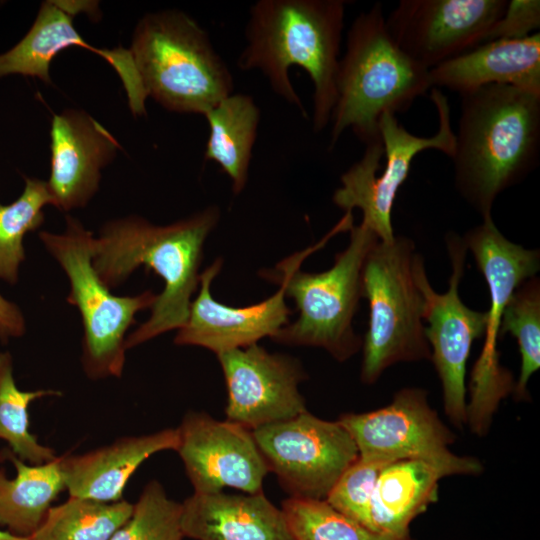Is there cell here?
<instances>
[{"label": "cell", "mask_w": 540, "mask_h": 540, "mask_svg": "<svg viewBox=\"0 0 540 540\" xmlns=\"http://www.w3.org/2000/svg\"><path fill=\"white\" fill-rule=\"evenodd\" d=\"M219 217L216 206L165 226L129 215L107 221L94 235L93 266L110 289L123 284L140 266L164 282L150 317L126 336V350L185 324L191 297L200 284L204 242Z\"/></svg>", "instance_id": "1"}, {"label": "cell", "mask_w": 540, "mask_h": 540, "mask_svg": "<svg viewBox=\"0 0 540 540\" xmlns=\"http://www.w3.org/2000/svg\"><path fill=\"white\" fill-rule=\"evenodd\" d=\"M379 240L345 213L319 243L279 263L270 278L295 301L299 316L272 339L322 347L339 361L354 355L362 344L352 321L362 298L363 266Z\"/></svg>", "instance_id": "2"}, {"label": "cell", "mask_w": 540, "mask_h": 540, "mask_svg": "<svg viewBox=\"0 0 540 540\" xmlns=\"http://www.w3.org/2000/svg\"><path fill=\"white\" fill-rule=\"evenodd\" d=\"M345 9L343 0H259L250 7L246 45L237 59L241 70H259L277 95L306 116L289 78L292 66L304 69L314 86L315 132L330 123L337 99Z\"/></svg>", "instance_id": "3"}, {"label": "cell", "mask_w": 540, "mask_h": 540, "mask_svg": "<svg viewBox=\"0 0 540 540\" xmlns=\"http://www.w3.org/2000/svg\"><path fill=\"white\" fill-rule=\"evenodd\" d=\"M461 96L451 157L461 196L491 217L497 196L536 168L540 153V95L491 84Z\"/></svg>", "instance_id": "4"}, {"label": "cell", "mask_w": 540, "mask_h": 540, "mask_svg": "<svg viewBox=\"0 0 540 540\" xmlns=\"http://www.w3.org/2000/svg\"><path fill=\"white\" fill-rule=\"evenodd\" d=\"M430 88L429 69L393 40L382 5L360 13L347 33L346 51L339 60L330 149L348 128L365 145L381 141L380 118L408 110Z\"/></svg>", "instance_id": "5"}, {"label": "cell", "mask_w": 540, "mask_h": 540, "mask_svg": "<svg viewBox=\"0 0 540 540\" xmlns=\"http://www.w3.org/2000/svg\"><path fill=\"white\" fill-rule=\"evenodd\" d=\"M129 50L147 97L169 111L204 116L233 93L232 73L208 33L183 11L144 15Z\"/></svg>", "instance_id": "6"}, {"label": "cell", "mask_w": 540, "mask_h": 540, "mask_svg": "<svg viewBox=\"0 0 540 540\" xmlns=\"http://www.w3.org/2000/svg\"><path fill=\"white\" fill-rule=\"evenodd\" d=\"M61 233L41 231L46 251L65 272L70 284L67 302L75 306L83 327L81 363L92 379L121 377L126 361V333L138 312L151 309L157 294L117 296L93 266L94 234L79 219L67 215Z\"/></svg>", "instance_id": "7"}, {"label": "cell", "mask_w": 540, "mask_h": 540, "mask_svg": "<svg viewBox=\"0 0 540 540\" xmlns=\"http://www.w3.org/2000/svg\"><path fill=\"white\" fill-rule=\"evenodd\" d=\"M414 242L404 236L378 241L362 271V297L369 303L361 380L374 383L389 366L428 359L423 297L413 274Z\"/></svg>", "instance_id": "8"}, {"label": "cell", "mask_w": 540, "mask_h": 540, "mask_svg": "<svg viewBox=\"0 0 540 540\" xmlns=\"http://www.w3.org/2000/svg\"><path fill=\"white\" fill-rule=\"evenodd\" d=\"M431 99L439 119L433 136H416L399 124L395 114L385 113L379 120L381 141L365 145L364 155L341 176L342 186L333 194V202L345 212L360 209L362 223L380 241L388 242L395 237L394 201L416 155L427 149L441 151L450 158L454 153L455 133L448 100L437 88H432Z\"/></svg>", "instance_id": "9"}, {"label": "cell", "mask_w": 540, "mask_h": 540, "mask_svg": "<svg viewBox=\"0 0 540 540\" xmlns=\"http://www.w3.org/2000/svg\"><path fill=\"white\" fill-rule=\"evenodd\" d=\"M462 239L486 280L490 296L484 344L471 374L467 405V421L481 435L487 431L500 401L514 387L510 373L500 365L497 350L503 312L516 288L536 276L540 253L509 241L492 217L483 218Z\"/></svg>", "instance_id": "10"}, {"label": "cell", "mask_w": 540, "mask_h": 540, "mask_svg": "<svg viewBox=\"0 0 540 540\" xmlns=\"http://www.w3.org/2000/svg\"><path fill=\"white\" fill-rule=\"evenodd\" d=\"M452 265L449 288L436 292L426 275L424 260L415 252L413 274L423 297L424 332L432 347L431 360L443 388L444 409L455 425L467 422L465 374L474 341L484 336L486 311L467 307L460 298L459 286L465 271L467 248L462 237H446Z\"/></svg>", "instance_id": "11"}, {"label": "cell", "mask_w": 540, "mask_h": 540, "mask_svg": "<svg viewBox=\"0 0 540 540\" xmlns=\"http://www.w3.org/2000/svg\"><path fill=\"white\" fill-rule=\"evenodd\" d=\"M252 433L269 471L290 497L325 500L359 456L339 421L322 420L308 411Z\"/></svg>", "instance_id": "12"}, {"label": "cell", "mask_w": 540, "mask_h": 540, "mask_svg": "<svg viewBox=\"0 0 540 540\" xmlns=\"http://www.w3.org/2000/svg\"><path fill=\"white\" fill-rule=\"evenodd\" d=\"M339 423L354 440L359 457L385 466L422 459L444 465L454 474H476L482 469L476 459L449 450L453 437L421 389H403L389 405L367 413L342 415Z\"/></svg>", "instance_id": "13"}, {"label": "cell", "mask_w": 540, "mask_h": 540, "mask_svg": "<svg viewBox=\"0 0 540 540\" xmlns=\"http://www.w3.org/2000/svg\"><path fill=\"white\" fill-rule=\"evenodd\" d=\"M507 0H402L386 18L396 44L427 69L483 43Z\"/></svg>", "instance_id": "14"}, {"label": "cell", "mask_w": 540, "mask_h": 540, "mask_svg": "<svg viewBox=\"0 0 540 540\" xmlns=\"http://www.w3.org/2000/svg\"><path fill=\"white\" fill-rule=\"evenodd\" d=\"M177 430L176 451L194 492L214 493L226 487L249 494L262 491L269 469L252 430L194 411L183 417Z\"/></svg>", "instance_id": "15"}, {"label": "cell", "mask_w": 540, "mask_h": 540, "mask_svg": "<svg viewBox=\"0 0 540 540\" xmlns=\"http://www.w3.org/2000/svg\"><path fill=\"white\" fill-rule=\"evenodd\" d=\"M227 388V420L250 430L307 411L298 390L305 372L298 360L256 344L217 355Z\"/></svg>", "instance_id": "16"}, {"label": "cell", "mask_w": 540, "mask_h": 540, "mask_svg": "<svg viewBox=\"0 0 540 540\" xmlns=\"http://www.w3.org/2000/svg\"><path fill=\"white\" fill-rule=\"evenodd\" d=\"M97 6V2L92 1L43 2L27 34L10 50L0 54V78L20 74L51 83L50 64L60 51L71 46L88 48L117 72L133 115H144L148 97L130 50L121 46L112 49L96 48L73 25V19L78 13L93 14Z\"/></svg>", "instance_id": "17"}, {"label": "cell", "mask_w": 540, "mask_h": 540, "mask_svg": "<svg viewBox=\"0 0 540 540\" xmlns=\"http://www.w3.org/2000/svg\"><path fill=\"white\" fill-rule=\"evenodd\" d=\"M50 177L57 209L85 207L99 189L102 170L121 149L118 140L84 110L55 114L50 129Z\"/></svg>", "instance_id": "18"}, {"label": "cell", "mask_w": 540, "mask_h": 540, "mask_svg": "<svg viewBox=\"0 0 540 540\" xmlns=\"http://www.w3.org/2000/svg\"><path fill=\"white\" fill-rule=\"evenodd\" d=\"M222 267L215 260L200 274V289L191 302L188 318L174 338L177 345L200 346L217 355L256 344L261 338H273L289 324L291 313L283 287L259 303L232 307L212 297L210 286Z\"/></svg>", "instance_id": "19"}, {"label": "cell", "mask_w": 540, "mask_h": 540, "mask_svg": "<svg viewBox=\"0 0 540 540\" xmlns=\"http://www.w3.org/2000/svg\"><path fill=\"white\" fill-rule=\"evenodd\" d=\"M429 78L431 88L460 95L491 84L540 95V33L481 43L429 69Z\"/></svg>", "instance_id": "20"}, {"label": "cell", "mask_w": 540, "mask_h": 540, "mask_svg": "<svg viewBox=\"0 0 540 540\" xmlns=\"http://www.w3.org/2000/svg\"><path fill=\"white\" fill-rule=\"evenodd\" d=\"M181 529L195 540H295L282 509L263 491L194 492L182 502Z\"/></svg>", "instance_id": "21"}, {"label": "cell", "mask_w": 540, "mask_h": 540, "mask_svg": "<svg viewBox=\"0 0 540 540\" xmlns=\"http://www.w3.org/2000/svg\"><path fill=\"white\" fill-rule=\"evenodd\" d=\"M177 428L140 436H125L84 454L60 456L65 489L70 496L101 502L122 500L123 491L138 467L153 454L176 450Z\"/></svg>", "instance_id": "22"}, {"label": "cell", "mask_w": 540, "mask_h": 540, "mask_svg": "<svg viewBox=\"0 0 540 540\" xmlns=\"http://www.w3.org/2000/svg\"><path fill=\"white\" fill-rule=\"evenodd\" d=\"M451 469L422 459H406L385 466L377 478L370 505V530L408 536L409 525L437 500L438 482Z\"/></svg>", "instance_id": "23"}, {"label": "cell", "mask_w": 540, "mask_h": 540, "mask_svg": "<svg viewBox=\"0 0 540 540\" xmlns=\"http://www.w3.org/2000/svg\"><path fill=\"white\" fill-rule=\"evenodd\" d=\"M0 457L11 461L16 470V476L9 478L0 468V526L17 536H31L65 489L60 457L38 465L26 464L9 449Z\"/></svg>", "instance_id": "24"}, {"label": "cell", "mask_w": 540, "mask_h": 540, "mask_svg": "<svg viewBox=\"0 0 540 540\" xmlns=\"http://www.w3.org/2000/svg\"><path fill=\"white\" fill-rule=\"evenodd\" d=\"M204 117L209 125L205 160L216 162L239 194L246 186L252 150L260 121V110L246 94L232 93Z\"/></svg>", "instance_id": "25"}, {"label": "cell", "mask_w": 540, "mask_h": 540, "mask_svg": "<svg viewBox=\"0 0 540 540\" xmlns=\"http://www.w3.org/2000/svg\"><path fill=\"white\" fill-rule=\"evenodd\" d=\"M133 504L127 500L101 502L70 496L50 507L31 540H110L129 518Z\"/></svg>", "instance_id": "26"}, {"label": "cell", "mask_w": 540, "mask_h": 540, "mask_svg": "<svg viewBox=\"0 0 540 540\" xmlns=\"http://www.w3.org/2000/svg\"><path fill=\"white\" fill-rule=\"evenodd\" d=\"M13 358L8 351L0 352V439L19 459L38 465L55 460V451L42 445L30 432L29 406L40 398L60 396L53 389L20 390L14 379Z\"/></svg>", "instance_id": "27"}, {"label": "cell", "mask_w": 540, "mask_h": 540, "mask_svg": "<svg viewBox=\"0 0 540 540\" xmlns=\"http://www.w3.org/2000/svg\"><path fill=\"white\" fill-rule=\"evenodd\" d=\"M48 205L55 206V201L47 181L29 177L14 202L0 203V280L10 285L18 282L25 260L24 237L43 225V209Z\"/></svg>", "instance_id": "28"}, {"label": "cell", "mask_w": 540, "mask_h": 540, "mask_svg": "<svg viewBox=\"0 0 540 540\" xmlns=\"http://www.w3.org/2000/svg\"><path fill=\"white\" fill-rule=\"evenodd\" d=\"M508 332L516 338L521 355L520 375L513 389L521 400L528 396V381L540 367V281L536 276L524 281L508 300L500 338Z\"/></svg>", "instance_id": "29"}, {"label": "cell", "mask_w": 540, "mask_h": 540, "mask_svg": "<svg viewBox=\"0 0 540 540\" xmlns=\"http://www.w3.org/2000/svg\"><path fill=\"white\" fill-rule=\"evenodd\" d=\"M282 511L295 540H412L410 535L373 532L325 500L289 497Z\"/></svg>", "instance_id": "30"}, {"label": "cell", "mask_w": 540, "mask_h": 540, "mask_svg": "<svg viewBox=\"0 0 540 540\" xmlns=\"http://www.w3.org/2000/svg\"><path fill=\"white\" fill-rule=\"evenodd\" d=\"M181 513L182 503L170 499L163 486L152 480L110 540H182Z\"/></svg>", "instance_id": "31"}, {"label": "cell", "mask_w": 540, "mask_h": 540, "mask_svg": "<svg viewBox=\"0 0 540 540\" xmlns=\"http://www.w3.org/2000/svg\"><path fill=\"white\" fill-rule=\"evenodd\" d=\"M384 464L358 456L340 476L325 498L338 512L370 530V505Z\"/></svg>", "instance_id": "32"}, {"label": "cell", "mask_w": 540, "mask_h": 540, "mask_svg": "<svg viewBox=\"0 0 540 540\" xmlns=\"http://www.w3.org/2000/svg\"><path fill=\"white\" fill-rule=\"evenodd\" d=\"M539 26L540 2L538 0H511L508 1L503 15L488 32L484 42L524 38L531 35V32Z\"/></svg>", "instance_id": "33"}, {"label": "cell", "mask_w": 540, "mask_h": 540, "mask_svg": "<svg viewBox=\"0 0 540 540\" xmlns=\"http://www.w3.org/2000/svg\"><path fill=\"white\" fill-rule=\"evenodd\" d=\"M26 332V320L20 307L0 293V342L7 344Z\"/></svg>", "instance_id": "34"}, {"label": "cell", "mask_w": 540, "mask_h": 540, "mask_svg": "<svg viewBox=\"0 0 540 540\" xmlns=\"http://www.w3.org/2000/svg\"><path fill=\"white\" fill-rule=\"evenodd\" d=\"M0 540H31L30 536H17L8 531L0 529Z\"/></svg>", "instance_id": "35"}]
</instances>
